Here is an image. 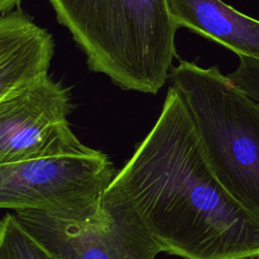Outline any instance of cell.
Wrapping results in <instances>:
<instances>
[{
  "label": "cell",
  "mask_w": 259,
  "mask_h": 259,
  "mask_svg": "<svg viewBox=\"0 0 259 259\" xmlns=\"http://www.w3.org/2000/svg\"><path fill=\"white\" fill-rule=\"evenodd\" d=\"M109 187L162 252L183 259H259V215L215 176L173 86L156 123Z\"/></svg>",
  "instance_id": "1"
},
{
  "label": "cell",
  "mask_w": 259,
  "mask_h": 259,
  "mask_svg": "<svg viewBox=\"0 0 259 259\" xmlns=\"http://www.w3.org/2000/svg\"><path fill=\"white\" fill-rule=\"evenodd\" d=\"M89 69L123 90L157 94L169 78L179 28L167 0H48Z\"/></svg>",
  "instance_id": "2"
},
{
  "label": "cell",
  "mask_w": 259,
  "mask_h": 259,
  "mask_svg": "<svg viewBox=\"0 0 259 259\" xmlns=\"http://www.w3.org/2000/svg\"><path fill=\"white\" fill-rule=\"evenodd\" d=\"M168 79L191 115L215 176L259 215V103L218 66L202 68L180 60Z\"/></svg>",
  "instance_id": "3"
},
{
  "label": "cell",
  "mask_w": 259,
  "mask_h": 259,
  "mask_svg": "<svg viewBox=\"0 0 259 259\" xmlns=\"http://www.w3.org/2000/svg\"><path fill=\"white\" fill-rule=\"evenodd\" d=\"M13 215L57 259H156L162 252L126 200L109 186L85 210H15Z\"/></svg>",
  "instance_id": "4"
},
{
  "label": "cell",
  "mask_w": 259,
  "mask_h": 259,
  "mask_svg": "<svg viewBox=\"0 0 259 259\" xmlns=\"http://www.w3.org/2000/svg\"><path fill=\"white\" fill-rule=\"evenodd\" d=\"M115 173L108 156L89 147L0 164V207L53 213L85 210L100 201Z\"/></svg>",
  "instance_id": "5"
},
{
  "label": "cell",
  "mask_w": 259,
  "mask_h": 259,
  "mask_svg": "<svg viewBox=\"0 0 259 259\" xmlns=\"http://www.w3.org/2000/svg\"><path fill=\"white\" fill-rule=\"evenodd\" d=\"M71 94L49 74L0 98V164L84 150L68 121Z\"/></svg>",
  "instance_id": "6"
},
{
  "label": "cell",
  "mask_w": 259,
  "mask_h": 259,
  "mask_svg": "<svg viewBox=\"0 0 259 259\" xmlns=\"http://www.w3.org/2000/svg\"><path fill=\"white\" fill-rule=\"evenodd\" d=\"M55 52L53 35L21 9L0 17V98L48 75Z\"/></svg>",
  "instance_id": "7"
},
{
  "label": "cell",
  "mask_w": 259,
  "mask_h": 259,
  "mask_svg": "<svg viewBox=\"0 0 259 259\" xmlns=\"http://www.w3.org/2000/svg\"><path fill=\"white\" fill-rule=\"evenodd\" d=\"M178 27L219 42L238 56L259 60V20L222 0H167Z\"/></svg>",
  "instance_id": "8"
},
{
  "label": "cell",
  "mask_w": 259,
  "mask_h": 259,
  "mask_svg": "<svg viewBox=\"0 0 259 259\" xmlns=\"http://www.w3.org/2000/svg\"><path fill=\"white\" fill-rule=\"evenodd\" d=\"M0 259H57L7 212L0 224Z\"/></svg>",
  "instance_id": "9"
},
{
  "label": "cell",
  "mask_w": 259,
  "mask_h": 259,
  "mask_svg": "<svg viewBox=\"0 0 259 259\" xmlns=\"http://www.w3.org/2000/svg\"><path fill=\"white\" fill-rule=\"evenodd\" d=\"M239 67L228 77L259 103V60L247 56H239Z\"/></svg>",
  "instance_id": "10"
},
{
  "label": "cell",
  "mask_w": 259,
  "mask_h": 259,
  "mask_svg": "<svg viewBox=\"0 0 259 259\" xmlns=\"http://www.w3.org/2000/svg\"><path fill=\"white\" fill-rule=\"evenodd\" d=\"M20 0H0V11L1 13L13 10L15 6H18Z\"/></svg>",
  "instance_id": "11"
}]
</instances>
